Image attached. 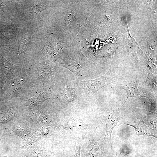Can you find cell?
<instances>
[{
    "label": "cell",
    "instance_id": "cell-1",
    "mask_svg": "<svg viewBox=\"0 0 157 157\" xmlns=\"http://www.w3.org/2000/svg\"><path fill=\"white\" fill-rule=\"evenodd\" d=\"M122 79L112 72L110 67L103 76L94 80L81 81L79 85L83 92L87 95H92L102 88Z\"/></svg>",
    "mask_w": 157,
    "mask_h": 157
},
{
    "label": "cell",
    "instance_id": "cell-2",
    "mask_svg": "<svg viewBox=\"0 0 157 157\" xmlns=\"http://www.w3.org/2000/svg\"><path fill=\"white\" fill-rule=\"evenodd\" d=\"M119 81L118 87L124 90L127 94L125 101L129 98L133 97H145L152 101L151 92L143 82L135 79H122Z\"/></svg>",
    "mask_w": 157,
    "mask_h": 157
},
{
    "label": "cell",
    "instance_id": "cell-3",
    "mask_svg": "<svg viewBox=\"0 0 157 157\" xmlns=\"http://www.w3.org/2000/svg\"><path fill=\"white\" fill-rule=\"evenodd\" d=\"M125 113V112L121 107L114 110L104 112V116L106 129L104 141L110 140L113 128L124 117Z\"/></svg>",
    "mask_w": 157,
    "mask_h": 157
},
{
    "label": "cell",
    "instance_id": "cell-4",
    "mask_svg": "<svg viewBox=\"0 0 157 157\" xmlns=\"http://www.w3.org/2000/svg\"><path fill=\"white\" fill-rule=\"evenodd\" d=\"M128 125L133 127L138 135L149 136L156 138L154 135L151 128L146 125L143 121L135 120L133 123Z\"/></svg>",
    "mask_w": 157,
    "mask_h": 157
},
{
    "label": "cell",
    "instance_id": "cell-5",
    "mask_svg": "<svg viewBox=\"0 0 157 157\" xmlns=\"http://www.w3.org/2000/svg\"><path fill=\"white\" fill-rule=\"evenodd\" d=\"M45 151L42 147L32 146L25 148L23 153L26 157H42Z\"/></svg>",
    "mask_w": 157,
    "mask_h": 157
},
{
    "label": "cell",
    "instance_id": "cell-6",
    "mask_svg": "<svg viewBox=\"0 0 157 157\" xmlns=\"http://www.w3.org/2000/svg\"><path fill=\"white\" fill-rule=\"evenodd\" d=\"M82 124L81 120H76L73 118H67L63 120L62 126L65 130L74 131L80 128Z\"/></svg>",
    "mask_w": 157,
    "mask_h": 157
},
{
    "label": "cell",
    "instance_id": "cell-7",
    "mask_svg": "<svg viewBox=\"0 0 157 157\" xmlns=\"http://www.w3.org/2000/svg\"><path fill=\"white\" fill-rule=\"evenodd\" d=\"M62 94L65 99L69 102L73 101L76 99L75 92L72 87L68 84L65 85Z\"/></svg>",
    "mask_w": 157,
    "mask_h": 157
},
{
    "label": "cell",
    "instance_id": "cell-8",
    "mask_svg": "<svg viewBox=\"0 0 157 157\" xmlns=\"http://www.w3.org/2000/svg\"><path fill=\"white\" fill-rule=\"evenodd\" d=\"M88 153L89 157H97V148L92 143H90L88 145Z\"/></svg>",
    "mask_w": 157,
    "mask_h": 157
},
{
    "label": "cell",
    "instance_id": "cell-9",
    "mask_svg": "<svg viewBox=\"0 0 157 157\" xmlns=\"http://www.w3.org/2000/svg\"><path fill=\"white\" fill-rule=\"evenodd\" d=\"M82 146V140H77L76 149L73 157H81V152Z\"/></svg>",
    "mask_w": 157,
    "mask_h": 157
},
{
    "label": "cell",
    "instance_id": "cell-10",
    "mask_svg": "<svg viewBox=\"0 0 157 157\" xmlns=\"http://www.w3.org/2000/svg\"><path fill=\"white\" fill-rule=\"evenodd\" d=\"M47 6L42 2H38L35 6V12L37 13L45 10Z\"/></svg>",
    "mask_w": 157,
    "mask_h": 157
},
{
    "label": "cell",
    "instance_id": "cell-11",
    "mask_svg": "<svg viewBox=\"0 0 157 157\" xmlns=\"http://www.w3.org/2000/svg\"><path fill=\"white\" fill-rule=\"evenodd\" d=\"M54 156L53 152L45 150L42 157H54Z\"/></svg>",
    "mask_w": 157,
    "mask_h": 157
},
{
    "label": "cell",
    "instance_id": "cell-12",
    "mask_svg": "<svg viewBox=\"0 0 157 157\" xmlns=\"http://www.w3.org/2000/svg\"><path fill=\"white\" fill-rule=\"evenodd\" d=\"M127 154H124L120 150L116 153V155L115 157H124Z\"/></svg>",
    "mask_w": 157,
    "mask_h": 157
}]
</instances>
